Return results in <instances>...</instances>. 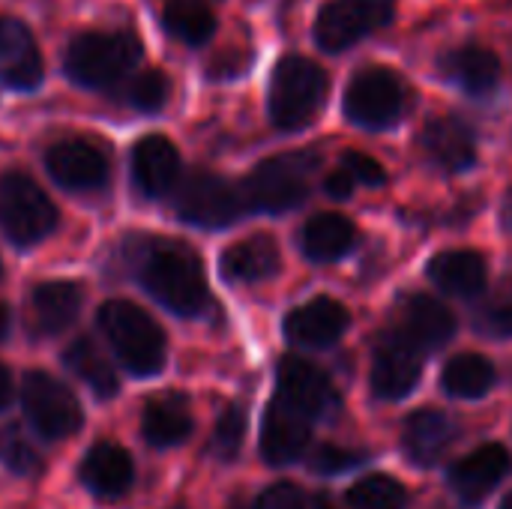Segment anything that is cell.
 I'll return each mask as SVG.
<instances>
[{
    "label": "cell",
    "instance_id": "8fae6325",
    "mask_svg": "<svg viewBox=\"0 0 512 509\" xmlns=\"http://www.w3.org/2000/svg\"><path fill=\"white\" fill-rule=\"evenodd\" d=\"M45 171L51 180L69 192H96L108 183L111 165L99 144L87 138H66L48 147L45 153Z\"/></svg>",
    "mask_w": 512,
    "mask_h": 509
},
{
    "label": "cell",
    "instance_id": "5b68a950",
    "mask_svg": "<svg viewBox=\"0 0 512 509\" xmlns=\"http://www.w3.org/2000/svg\"><path fill=\"white\" fill-rule=\"evenodd\" d=\"M315 171H318V156L309 150L282 153L258 162L240 186L246 210H258V213L294 210L297 204L306 201Z\"/></svg>",
    "mask_w": 512,
    "mask_h": 509
},
{
    "label": "cell",
    "instance_id": "7a4b0ae2",
    "mask_svg": "<svg viewBox=\"0 0 512 509\" xmlns=\"http://www.w3.org/2000/svg\"><path fill=\"white\" fill-rule=\"evenodd\" d=\"M144 57V45L132 30H87L66 48V75L87 90L126 84Z\"/></svg>",
    "mask_w": 512,
    "mask_h": 509
},
{
    "label": "cell",
    "instance_id": "ab89813d",
    "mask_svg": "<svg viewBox=\"0 0 512 509\" xmlns=\"http://www.w3.org/2000/svg\"><path fill=\"white\" fill-rule=\"evenodd\" d=\"M354 183H357V180H354L345 168H339V171L327 174V180H324V192H327L330 198H336V201H345V198H351Z\"/></svg>",
    "mask_w": 512,
    "mask_h": 509
},
{
    "label": "cell",
    "instance_id": "603a6c76",
    "mask_svg": "<svg viewBox=\"0 0 512 509\" xmlns=\"http://www.w3.org/2000/svg\"><path fill=\"white\" fill-rule=\"evenodd\" d=\"M33 324L36 333L42 336H60L66 333L81 306H84V291L78 282H66V279H54V282H42L33 288Z\"/></svg>",
    "mask_w": 512,
    "mask_h": 509
},
{
    "label": "cell",
    "instance_id": "ac0fdd59",
    "mask_svg": "<svg viewBox=\"0 0 512 509\" xmlns=\"http://www.w3.org/2000/svg\"><path fill=\"white\" fill-rule=\"evenodd\" d=\"M453 330H456V321H453L450 309L441 306V300H435L429 294H414L399 306V333L396 336H402L420 354L447 345Z\"/></svg>",
    "mask_w": 512,
    "mask_h": 509
},
{
    "label": "cell",
    "instance_id": "2e32d148",
    "mask_svg": "<svg viewBox=\"0 0 512 509\" xmlns=\"http://www.w3.org/2000/svg\"><path fill=\"white\" fill-rule=\"evenodd\" d=\"M423 375L420 351L411 348L402 336H390L378 345L372 363V390L384 402L405 399Z\"/></svg>",
    "mask_w": 512,
    "mask_h": 509
},
{
    "label": "cell",
    "instance_id": "e0dca14e",
    "mask_svg": "<svg viewBox=\"0 0 512 509\" xmlns=\"http://www.w3.org/2000/svg\"><path fill=\"white\" fill-rule=\"evenodd\" d=\"M507 474H510V453L501 444H486L453 465L450 486L468 507H477L495 492V486Z\"/></svg>",
    "mask_w": 512,
    "mask_h": 509
},
{
    "label": "cell",
    "instance_id": "7402d4cb",
    "mask_svg": "<svg viewBox=\"0 0 512 509\" xmlns=\"http://www.w3.org/2000/svg\"><path fill=\"white\" fill-rule=\"evenodd\" d=\"M441 75L468 96H489L501 81V60L495 51L480 45L453 48L438 57Z\"/></svg>",
    "mask_w": 512,
    "mask_h": 509
},
{
    "label": "cell",
    "instance_id": "74e56055",
    "mask_svg": "<svg viewBox=\"0 0 512 509\" xmlns=\"http://www.w3.org/2000/svg\"><path fill=\"white\" fill-rule=\"evenodd\" d=\"M363 462V453L357 450H345V447H321L315 450V456L309 459V468L315 474H342L354 465Z\"/></svg>",
    "mask_w": 512,
    "mask_h": 509
},
{
    "label": "cell",
    "instance_id": "60d3db41",
    "mask_svg": "<svg viewBox=\"0 0 512 509\" xmlns=\"http://www.w3.org/2000/svg\"><path fill=\"white\" fill-rule=\"evenodd\" d=\"M12 393H15V387H12V375H9V369L0 363V411H6V408H9Z\"/></svg>",
    "mask_w": 512,
    "mask_h": 509
},
{
    "label": "cell",
    "instance_id": "d590c367",
    "mask_svg": "<svg viewBox=\"0 0 512 509\" xmlns=\"http://www.w3.org/2000/svg\"><path fill=\"white\" fill-rule=\"evenodd\" d=\"M255 509H336L327 495H306L303 489H297L294 483H279L273 489H267Z\"/></svg>",
    "mask_w": 512,
    "mask_h": 509
},
{
    "label": "cell",
    "instance_id": "1f68e13d",
    "mask_svg": "<svg viewBox=\"0 0 512 509\" xmlns=\"http://www.w3.org/2000/svg\"><path fill=\"white\" fill-rule=\"evenodd\" d=\"M0 465L15 477H39L45 471V462L36 444L15 423L0 429Z\"/></svg>",
    "mask_w": 512,
    "mask_h": 509
},
{
    "label": "cell",
    "instance_id": "e575fe53",
    "mask_svg": "<svg viewBox=\"0 0 512 509\" xmlns=\"http://www.w3.org/2000/svg\"><path fill=\"white\" fill-rule=\"evenodd\" d=\"M243 435H246V414L243 408L231 405L225 408V414L219 417L216 429H213V441H210V453L219 462H231L237 459L240 447H243Z\"/></svg>",
    "mask_w": 512,
    "mask_h": 509
},
{
    "label": "cell",
    "instance_id": "6da1fadb",
    "mask_svg": "<svg viewBox=\"0 0 512 509\" xmlns=\"http://www.w3.org/2000/svg\"><path fill=\"white\" fill-rule=\"evenodd\" d=\"M129 267L144 291L180 318H198L210 306L204 264L180 240H144L129 249Z\"/></svg>",
    "mask_w": 512,
    "mask_h": 509
},
{
    "label": "cell",
    "instance_id": "277c9868",
    "mask_svg": "<svg viewBox=\"0 0 512 509\" xmlns=\"http://www.w3.org/2000/svg\"><path fill=\"white\" fill-rule=\"evenodd\" d=\"M330 93V75L309 57L288 54L276 63L270 75L267 111L270 123L282 132H297L309 126L324 108Z\"/></svg>",
    "mask_w": 512,
    "mask_h": 509
},
{
    "label": "cell",
    "instance_id": "30bf717a",
    "mask_svg": "<svg viewBox=\"0 0 512 509\" xmlns=\"http://www.w3.org/2000/svg\"><path fill=\"white\" fill-rule=\"evenodd\" d=\"M342 111L360 129H390L405 111V84L384 66L360 69L345 90Z\"/></svg>",
    "mask_w": 512,
    "mask_h": 509
},
{
    "label": "cell",
    "instance_id": "4dcf8cb0",
    "mask_svg": "<svg viewBox=\"0 0 512 509\" xmlns=\"http://www.w3.org/2000/svg\"><path fill=\"white\" fill-rule=\"evenodd\" d=\"M441 384L456 399H480L495 387V366L480 354H459L444 366Z\"/></svg>",
    "mask_w": 512,
    "mask_h": 509
},
{
    "label": "cell",
    "instance_id": "f546056e",
    "mask_svg": "<svg viewBox=\"0 0 512 509\" xmlns=\"http://www.w3.org/2000/svg\"><path fill=\"white\" fill-rule=\"evenodd\" d=\"M162 24L174 39L195 48L210 42L216 33V15L207 0H165Z\"/></svg>",
    "mask_w": 512,
    "mask_h": 509
},
{
    "label": "cell",
    "instance_id": "f6af8a7d",
    "mask_svg": "<svg viewBox=\"0 0 512 509\" xmlns=\"http://www.w3.org/2000/svg\"><path fill=\"white\" fill-rule=\"evenodd\" d=\"M0 276H3V264H0Z\"/></svg>",
    "mask_w": 512,
    "mask_h": 509
},
{
    "label": "cell",
    "instance_id": "484cf974",
    "mask_svg": "<svg viewBox=\"0 0 512 509\" xmlns=\"http://www.w3.org/2000/svg\"><path fill=\"white\" fill-rule=\"evenodd\" d=\"M219 270L228 282H264L279 273V246L267 234H255L228 246L219 258Z\"/></svg>",
    "mask_w": 512,
    "mask_h": 509
},
{
    "label": "cell",
    "instance_id": "9a60e30c",
    "mask_svg": "<svg viewBox=\"0 0 512 509\" xmlns=\"http://www.w3.org/2000/svg\"><path fill=\"white\" fill-rule=\"evenodd\" d=\"M309 444V417L291 408L285 399H273L261 423V456L270 465H291Z\"/></svg>",
    "mask_w": 512,
    "mask_h": 509
},
{
    "label": "cell",
    "instance_id": "ee69618b",
    "mask_svg": "<svg viewBox=\"0 0 512 509\" xmlns=\"http://www.w3.org/2000/svg\"><path fill=\"white\" fill-rule=\"evenodd\" d=\"M498 509H512V492L510 495H507V498H504V504H501V507Z\"/></svg>",
    "mask_w": 512,
    "mask_h": 509
},
{
    "label": "cell",
    "instance_id": "4fadbf2b",
    "mask_svg": "<svg viewBox=\"0 0 512 509\" xmlns=\"http://www.w3.org/2000/svg\"><path fill=\"white\" fill-rule=\"evenodd\" d=\"M279 399H285L291 408H297L300 414L312 417H324L336 408V393L330 378L312 366L303 357H285L279 363Z\"/></svg>",
    "mask_w": 512,
    "mask_h": 509
},
{
    "label": "cell",
    "instance_id": "8992f818",
    "mask_svg": "<svg viewBox=\"0 0 512 509\" xmlns=\"http://www.w3.org/2000/svg\"><path fill=\"white\" fill-rule=\"evenodd\" d=\"M57 228V207L42 192V186L21 174L3 171L0 174V231L12 246L30 249L42 243Z\"/></svg>",
    "mask_w": 512,
    "mask_h": 509
},
{
    "label": "cell",
    "instance_id": "ba28073f",
    "mask_svg": "<svg viewBox=\"0 0 512 509\" xmlns=\"http://www.w3.org/2000/svg\"><path fill=\"white\" fill-rule=\"evenodd\" d=\"M21 408L42 441L72 438L84 426L78 396L48 372H27L21 381Z\"/></svg>",
    "mask_w": 512,
    "mask_h": 509
},
{
    "label": "cell",
    "instance_id": "d4e9b609",
    "mask_svg": "<svg viewBox=\"0 0 512 509\" xmlns=\"http://www.w3.org/2000/svg\"><path fill=\"white\" fill-rule=\"evenodd\" d=\"M453 441H456L453 420L435 408H423L414 417H408L405 432H402V444H405L408 459L423 465V468L441 462Z\"/></svg>",
    "mask_w": 512,
    "mask_h": 509
},
{
    "label": "cell",
    "instance_id": "d6986e66",
    "mask_svg": "<svg viewBox=\"0 0 512 509\" xmlns=\"http://www.w3.org/2000/svg\"><path fill=\"white\" fill-rule=\"evenodd\" d=\"M420 144L426 150V156L456 174V171H468L477 159V138H474V129L456 117V114H447V117H435L426 123L423 135H420Z\"/></svg>",
    "mask_w": 512,
    "mask_h": 509
},
{
    "label": "cell",
    "instance_id": "836d02e7",
    "mask_svg": "<svg viewBox=\"0 0 512 509\" xmlns=\"http://www.w3.org/2000/svg\"><path fill=\"white\" fill-rule=\"evenodd\" d=\"M168 96H171V81H168V75L159 72V69H141V72H135V75L126 81V90H123V99H126L135 111H141V114H156V111H162L165 102H168Z\"/></svg>",
    "mask_w": 512,
    "mask_h": 509
},
{
    "label": "cell",
    "instance_id": "b9f144b4",
    "mask_svg": "<svg viewBox=\"0 0 512 509\" xmlns=\"http://www.w3.org/2000/svg\"><path fill=\"white\" fill-rule=\"evenodd\" d=\"M9 330H12V315H9V306L0 303V342H6Z\"/></svg>",
    "mask_w": 512,
    "mask_h": 509
},
{
    "label": "cell",
    "instance_id": "44dd1931",
    "mask_svg": "<svg viewBox=\"0 0 512 509\" xmlns=\"http://www.w3.org/2000/svg\"><path fill=\"white\" fill-rule=\"evenodd\" d=\"M78 474H81L84 489L90 495H96V498H105V501L123 498L135 483L132 456L123 447L111 444V441H102V444L90 447Z\"/></svg>",
    "mask_w": 512,
    "mask_h": 509
},
{
    "label": "cell",
    "instance_id": "7bdbcfd3",
    "mask_svg": "<svg viewBox=\"0 0 512 509\" xmlns=\"http://www.w3.org/2000/svg\"><path fill=\"white\" fill-rule=\"evenodd\" d=\"M504 219H507V228H512V192L507 195V204H504Z\"/></svg>",
    "mask_w": 512,
    "mask_h": 509
},
{
    "label": "cell",
    "instance_id": "d6a6232c",
    "mask_svg": "<svg viewBox=\"0 0 512 509\" xmlns=\"http://www.w3.org/2000/svg\"><path fill=\"white\" fill-rule=\"evenodd\" d=\"M348 507L351 509H402L405 507V489L399 480L387 474H372L363 477L360 483L351 486L348 492Z\"/></svg>",
    "mask_w": 512,
    "mask_h": 509
},
{
    "label": "cell",
    "instance_id": "f35d334b",
    "mask_svg": "<svg viewBox=\"0 0 512 509\" xmlns=\"http://www.w3.org/2000/svg\"><path fill=\"white\" fill-rule=\"evenodd\" d=\"M342 168H345L357 183H366V186H381V183L387 180L381 162L372 159V156H366V153H357V150H348V153L342 156Z\"/></svg>",
    "mask_w": 512,
    "mask_h": 509
},
{
    "label": "cell",
    "instance_id": "52a82bcc",
    "mask_svg": "<svg viewBox=\"0 0 512 509\" xmlns=\"http://www.w3.org/2000/svg\"><path fill=\"white\" fill-rule=\"evenodd\" d=\"M396 18V0H330L318 9L312 36L321 51L339 54L360 39L390 27Z\"/></svg>",
    "mask_w": 512,
    "mask_h": 509
},
{
    "label": "cell",
    "instance_id": "9c48e42d",
    "mask_svg": "<svg viewBox=\"0 0 512 509\" xmlns=\"http://www.w3.org/2000/svg\"><path fill=\"white\" fill-rule=\"evenodd\" d=\"M174 210L198 228H228L246 213L243 192L213 171H192L174 189Z\"/></svg>",
    "mask_w": 512,
    "mask_h": 509
},
{
    "label": "cell",
    "instance_id": "ffe728a7",
    "mask_svg": "<svg viewBox=\"0 0 512 509\" xmlns=\"http://www.w3.org/2000/svg\"><path fill=\"white\" fill-rule=\"evenodd\" d=\"M348 324H351V318H348V309L342 303H336L330 297H318V300L297 306L285 318V336L294 345L327 348L348 330Z\"/></svg>",
    "mask_w": 512,
    "mask_h": 509
},
{
    "label": "cell",
    "instance_id": "7c38bea8",
    "mask_svg": "<svg viewBox=\"0 0 512 509\" xmlns=\"http://www.w3.org/2000/svg\"><path fill=\"white\" fill-rule=\"evenodd\" d=\"M45 78L39 45L30 27L0 15V84L9 90H36Z\"/></svg>",
    "mask_w": 512,
    "mask_h": 509
},
{
    "label": "cell",
    "instance_id": "f1b7e54d",
    "mask_svg": "<svg viewBox=\"0 0 512 509\" xmlns=\"http://www.w3.org/2000/svg\"><path fill=\"white\" fill-rule=\"evenodd\" d=\"M354 237H357V231H354L351 219H345L339 213H318L303 225L300 243L312 261L327 264V261H339L342 255H348L354 246Z\"/></svg>",
    "mask_w": 512,
    "mask_h": 509
},
{
    "label": "cell",
    "instance_id": "8d00e7d4",
    "mask_svg": "<svg viewBox=\"0 0 512 509\" xmlns=\"http://www.w3.org/2000/svg\"><path fill=\"white\" fill-rule=\"evenodd\" d=\"M480 327L492 336H512V282L495 291L492 300L480 309Z\"/></svg>",
    "mask_w": 512,
    "mask_h": 509
},
{
    "label": "cell",
    "instance_id": "5bb4252c",
    "mask_svg": "<svg viewBox=\"0 0 512 509\" xmlns=\"http://www.w3.org/2000/svg\"><path fill=\"white\" fill-rule=\"evenodd\" d=\"M132 183L144 198H165L180 183V153L165 135H144L132 147Z\"/></svg>",
    "mask_w": 512,
    "mask_h": 509
},
{
    "label": "cell",
    "instance_id": "83f0119b",
    "mask_svg": "<svg viewBox=\"0 0 512 509\" xmlns=\"http://www.w3.org/2000/svg\"><path fill=\"white\" fill-rule=\"evenodd\" d=\"M63 366L84 384L90 387V393L102 402L114 399L120 393V381L114 366L105 360V354L96 348V342L90 336H78L66 351H63Z\"/></svg>",
    "mask_w": 512,
    "mask_h": 509
},
{
    "label": "cell",
    "instance_id": "4316f807",
    "mask_svg": "<svg viewBox=\"0 0 512 509\" xmlns=\"http://www.w3.org/2000/svg\"><path fill=\"white\" fill-rule=\"evenodd\" d=\"M429 279L453 297H474L486 288V261L471 249L441 252L429 264Z\"/></svg>",
    "mask_w": 512,
    "mask_h": 509
},
{
    "label": "cell",
    "instance_id": "3957f363",
    "mask_svg": "<svg viewBox=\"0 0 512 509\" xmlns=\"http://www.w3.org/2000/svg\"><path fill=\"white\" fill-rule=\"evenodd\" d=\"M96 324L126 372L138 378H153L162 372L168 357V339L156 318L147 315L141 306L129 300H108L99 306Z\"/></svg>",
    "mask_w": 512,
    "mask_h": 509
},
{
    "label": "cell",
    "instance_id": "cb8c5ba5",
    "mask_svg": "<svg viewBox=\"0 0 512 509\" xmlns=\"http://www.w3.org/2000/svg\"><path fill=\"white\" fill-rule=\"evenodd\" d=\"M141 435L156 450H171V447H180L183 441H189V435H192L189 402L177 393L150 399L141 414Z\"/></svg>",
    "mask_w": 512,
    "mask_h": 509
}]
</instances>
